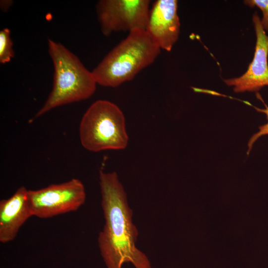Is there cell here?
I'll return each instance as SVG.
<instances>
[{"label": "cell", "mask_w": 268, "mask_h": 268, "mask_svg": "<svg viewBox=\"0 0 268 268\" xmlns=\"http://www.w3.org/2000/svg\"><path fill=\"white\" fill-rule=\"evenodd\" d=\"M99 185L105 223L97 240L107 268H121L130 263L135 268H151L147 256L136 246L138 230L118 174L100 170Z\"/></svg>", "instance_id": "1"}, {"label": "cell", "mask_w": 268, "mask_h": 268, "mask_svg": "<svg viewBox=\"0 0 268 268\" xmlns=\"http://www.w3.org/2000/svg\"><path fill=\"white\" fill-rule=\"evenodd\" d=\"M161 49L144 29H135L93 69L97 84L115 87L133 79L152 64Z\"/></svg>", "instance_id": "2"}, {"label": "cell", "mask_w": 268, "mask_h": 268, "mask_svg": "<svg viewBox=\"0 0 268 268\" xmlns=\"http://www.w3.org/2000/svg\"><path fill=\"white\" fill-rule=\"evenodd\" d=\"M48 52L54 67L53 87L35 118L56 107L89 98L96 88L92 71L63 44L49 39Z\"/></svg>", "instance_id": "3"}, {"label": "cell", "mask_w": 268, "mask_h": 268, "mask_svg": "<svg viewBox=\"0 0 268 268\" xmlns=\"http://www.w3.org/2000/svg\"><path fill=\"white\" fill-rule=\"evenodd\" d=\"M82 146L92 152L125 148L128 143L123 113L114 103L105 100L93 103L79 124Z\"/></svg>", "instance_id": "4"}, {"label": "cell", "mask_w": 268, "mask_h": 268, "mask_svg": "<svg viewBox=\"0 0 268 268\" xmlns=\"http://www.w3.org/2000/svg\"><path fill=\"white\" fill-rule=\"evenodd\" d=\"M28 197L32 216L49 218L77 210L84 203L86 195L82 182L72 178L41 189L29 190Z\"/></svg>", "instance_id": "5"}, {"label": "cell", "mask_w": 268, "mask_h": 268, "mask_svg": "<svg viewBox=\"0 0 268 268\" xmlns=\"http://www.w3.org/2000/svg\"><path fill=\"white\" fill-rule=\"evenodd\" d=\"M148 0H101L96 12L105 36L113 32L146 29L150 11Z\"/></svg>", "instance_id": "6"}, {"label": "cell", "mask_w": 268, "mask_h": 268, "mask_svg": "<svg viewBox=\"0 0 268 268\" xmlns=\"http://www.w3.org/2000/svg\"><path fill=\"white\" fill-rule=\"evenodd\" d=\"M252 20L256 36L253 60L241 76L223 80L227 85L233 86L234 91L237 93L258 92L268 86V35L257 12L253 14Z\"/></svg>", "instance_id": "7"}, {"label": "cell", "mask_w": 268, "mask_h": 268, "mask_svg": "<svg viewBox=\"0 0 268 268\" xmlns=\"http://www.w3.org/2000/svg\"><path fill=\"white\" fill-rule=\"evenodd\" d=\"M180 23L176 0H157L150 8L145 30L159 48L170 52L177 41Z\"/></svg>", "instance_id": "8"}, {"label": "cell", "mask_w": 268, "mask_h": 268, "mask_svg": "<svg viewBox=\"0 0 268 268\" xmlns=\"http://www.w3.org/2000/svg\"><path fill=\"white\" fill-rule=\"evenodd\" d=\"M28 190L21 186L8 199L0 201V242L13 241L19 229L32 216Z\"/></svg>", "instance_id": "9"}, {"label": "cell", "mask_w": 268, "mask_h": 268, "mask_svg": "<svg viewBox=\"0 0 268 268\" xmlns=\"http://www.w3.org/2000/svg\"><path fill=\"white\" fill-rule=\"evenodd\" d=\"M13 43L10 37V31L5 28L0 31V63L9 62L14 53L12 49Z\"/></svg>", "instance_id": "10"}, {"label": "cell", "mask_w": 268, "mask_h": 268, "mask_svg": "<svg viewBox=\"0 0 268 268\" xmlns=\"http://www.w3.org/2000/svg\"><path fill=\"white\" fill-rule=\"evenodd\" d=\"M244 3L251 7H257L261 10L263 14L261 19L262 25L264 29L268 31V0H245Z\"/></svg>", "instance_id": "11"}, {"label": "cell", "mask_w": 268, "mask_h": 268, "mask_svg": "<svg viewBox=\"0 0 268 268\" xmlns=\"http://www.w3.org/2000/svg\"><path fill=\"white\" fill-rule=\"evenodd\" d=\"M264 104L265 106L264 109L254 107L257 111L263 113L266 115L268 122L266 124L260 126L259 127V131L254 134L250 138L248 143V149L247 152V155L250 153L253 144L257 140L263 135H268V106L265 103H264Z\"/></svg>", "instance_id": "12"}, {"label": "cell", "mask_w": 268, "mask_h": 268, "mask_svg": "<svg viewBox=\"0 0 268 268\" xmlns=\"http://www.w3.org/2000/svg\"><path fill=\"white\" fill-rule=\"evenodd\" d=\"M13 1L9 0H1L0 2V6L1 10L6 12L10 8Z\"/></svg>", "instance_id": "13"}]
</instances>
